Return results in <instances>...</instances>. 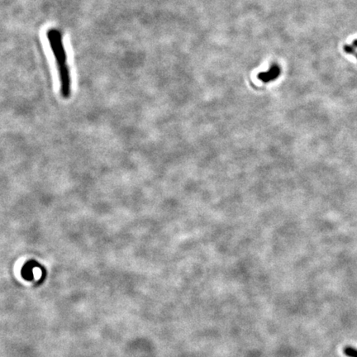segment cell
Returning <instances> with one entry per match:
<instances>
[{"instance_id": "277c9868", "label": "cell", "mask_w": 357, "mask_h": 357, "mask_svg": "<svg viewBox=\"0 0 357 357\" xmlns=\"http://www.w3.org/2000/svg\"><path fill=\"white\" fill-rule=\"evenodd\" d=\"M343 49L347 54L353 55L357 59V52L356 51V47L353 45H345Z\"/></svg>"}, {"instance_id": "7a4b0ae2", "label": "cell", "mask_w": 357, "mask_h": 357, "mask_svg": "<svg viewBox=\"0 0 357 357\" xmlns=\"http://www.w3.org/2000/svg\"><path fill=\"white\" fill-rule=\"evenodd\" d=\"M280 73H281L280 67L278 64H273L269 70L265 72H260V74H258L257 77L258 79L261 80V81L268 83V82L273 81L275 79H277L278 77L280 76Z\"/></svg>"}, {"instance_id": "3957f363", "label": "cell", "mask_w": 357, "mask_h": 357, "mask_svg": "<svg viewBox=\"0 0 357 357\" xmlns=\"http://www.w3.org/2000/svg\"><path fill=\"white\" fill-rule=\"evenodd\" d=\"M343 353L347 357H357V348L352 347H346L343 349Z\"/></svg>"}, {"instance_id": "6da1fadb", "label": "cell", "mask_w": 357, "mask_h": 357, "mask_svg": "<svg viewBox=\"0 0 357 357\" xmlns=\"http://www.w3.org/2000/svg\"><path fill=\"white\" fill-rule=\"evenodd\" d=\"M46 36L50 49L56 60L60 86V94L63 98L67 99L71 92V77L68 64L66 50L63 41V35L59 29L52 27L47 30Z\"/></svg>"}, {"instance_id": "5b68a950", "label": "cell", "mask_w": 357, "mask_h": 357, "mask_svg": "<svg viewBox=\"0 0 357 357\" xmlns=\"http://www.w3.org/2000/svg\"><path fill=\"white\" fill-rule=\"evenodd\" d=\"M352 45H353L356 48H357V39H355L354 41H353Z\"/></svg>"}]
</instances>
